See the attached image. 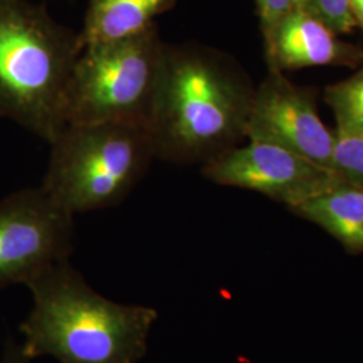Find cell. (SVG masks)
<instances>
[{
  "mask_svg": "<svg viewBox=\"0 0 363 363\" xmlns=\"http://www.w3.org/2000/svg\"><path fill=\"white\" fill-rule=\"evenodd\" d=\"M245 138L283 147L333 169L334 133L318 115L313 93L295 86L281 72L269 70L255 89Z\"/></svg>",
  "mask_w": 363,
  "mask_h": 363,
  "instance_id": "ba28073f",
  "label": "cell"
},
{
  "mask_svg": "<svg viewBox=\"0 0 363 363\" xmlns=\"http://www.w3.org/2000/svg\"><path fill=\"white\" fill-rule=\"evenodd\" d=\"M295 7L316 18L337 35L350 33L357 26L350 0H296Z\"/></svg>",
  "mask_w": 363,
  "mask_h": 363,
  "instance_id": "5bb4252c",
  "label": "cell"
},
{
  "mask_svg": "<svg viewBox=\"0 0 363 363\" xmlns=\"http://www.w3.org/2000/svg\"><path fill=\"white\" fill-rule=\"evenodd\" d=\"M256 3L262 35L265 38L286 13L295 9L296 0H256Z\"/></svg>",
  "mask_w": 363,
  "mask_h": 363,
  "instance_id": "9a60e30c",
  "label": "cell"
},
{
  "mask_svg": "<svg viewBox=\"0 0 363 363\" xmlns=\"http://www.w3.org/2000/svg\"><path fill=\"white\" fill-rule=\"evenodd\" d=\"M350 7L357 26L363 28V0H350Z\"/></svg>",
  "mask_w": 363,
  "mask_h": 363,
  "instance_id": "e0dca14e",
  "label": "cell"
},
{
  "mask_svg": "<svg viewBox=\"0 0 363 363\" xmlns=\"http://www.w3.org/2000/svg\"><path fill=\"white\" fill-rule=\"evenodd\" d=\"M253 93L220 52L166 43L148 121L156 159L205 164L235 147L245 138Z\"/></svg>",
  "mask_w": 363,
  "mask_h": 363,
  "instance_id": "6da1fadb",
  "label": "cell"
},
{
  "mask_svg": "<svg viewBox=\"0 0 363 363\" xmlns=\"http://www.w3.org/2000/svg\"><path fill=\"white\" fill-rule=\"evenodd\" d=\"M333 169L345 183L363 190V128L334 133Z\"/></svg>",
  "mask_w": 363,
  "mask_h": 363,
  "instance_id": "4fadbf2b",
  "label": "cell"
},
{
  "mask_svg": "<svg viewBox=\"0 0 363 363\" xmlns=\"http://www.w3.org/2000/svg\"><path fill=\"white\" fill-rule=\"evenodd\" d=\"M81 33L30 0H0V117L50 144L64 130L67 84Z\"/></svg>",
  "mask_w": 363,
  "mask_h": 363,
  "instance_id": "3957f363",
  "label": "cell"
},
{
  "mask_svg": "<svg viewBox=\"0 0 363 363\" xmlns=\"http://www.w3.org/2000/svg\"><path fill=\"white\" fill-rule=\"evenodd\" d=\"M264 42L269 70L281 73L312 66H355L363 58L361 50L340 42L334 31L296 7Z\"/></svg>",
  "mask_w": 363,
  "mask_h": 363,
  "instance_id": "9c48e42d",
  "label": "cell"
},
{
  "mask_svg": "<svg viewBox=\"0 0 363 363\" xmlns=\"http://www.w3.org/2000/svg\"><path fill=\"white\" fill-rule=\"evenodd\" d=\"M27 286L34 306L21 325V346L31 361L50 355L60 363H139L145 357L155 308L101 296L70 259Z\"/></svg>",
  "mask_w": 363,
  "mask_h": 363,
  "instance_id": "7a4b0ae2",
  "label": "cell"
},
{
  "mask_svg": "<svg viewBox=\"0 0 363 363\" xmlns=\"http://www.w3.org/2000/svg\"><path fill=\"white\" fill-rule=\"evenodd\" d=\"M177 0H91L81 31L86 45L130 38L155 25Z\"/></svg>",
  "mask_w": 363,
  "mask_h": 363,
  "instance_id": "30bf717a",
  "label": "cell"
},
{
  "mask_svg": "<svg viewBox=\"0 0 363 363\" xmlns=\"http://www.w3.org/2000/svg\"><path fill=\"white\" fill-rule=\"evenodd\" d=\"M74 216L42 187L0 201V289L27 286L52 265L70 259Z\"/></svg>",
  "mask_w": 363,
  "mask_h": 363,
  "instance_id": "8992f818",
  "label": "cell"
},
{
  "mask_svg": "<svg viewBox=\"0 0 363 363\" xmlns=\"http://www.w3.org/2000/svg\"><path fill=\"white\" fill-rule=\"evenodd\" d=\"M208 181L257 191L295 208L342 183L334 169L279 145L249 142L213 157L203 164Z\"/></svg>",
  "mask_w": 363,
  "mask_h": 363,
  "instance_id": "52a82bcc",
  "label": "cell"
},
{
  "mask_svg": "<svg viewBox=\"0 0 363 363\" xmlns=\"http://www.w3.org/2000/svg\"><path fill=\"white\" fill-rule=\"evenodd\" d=\"M0 363H31V359L25 354L21 345H15L9 342L6 346L4 354L0 358Z\"/></svg>",
  "mask_w": 363,
  "mask_h": 363,
  "instance_id": "2e32d148",
  "label": "cell"
},
{
  "mask_svg": "<svg viewBox=\"0 0 363 363\" xmlns=\"http://www.w3.org/2000/svg\"><path fill=\"white\" fill-rule=\"evenodd\" d=\"M331 234L351 253H363V190L339 183L291 208Z\"/></svg>",
  "mask_w": 363,
  "mask_h": 363,
  "instance_id": "8fae6325",
  "label": "cell"
},
{
  "mask_svg": "<svg viewBox=\"0 0 363 363\" xmlns=\"http://www.w3.org/2000/svg\"><path fill=\"white\" fill-rule=\"evenodd\" d=\"M325 97L335 113L337 128H363V66L352 77L328 86Z\"/></svg>",
  "mask_w": 363,
  "mask_h": 363,
  "instance_id": "7c38bea8",
  "label": "cell"
},
{
  "mask_svg": "<svg viewBox=\"0 0 363 363\" xmlns=\"http://www.w3.org/2000/svg\"><path fill=\"white\" fill-rule=\"evenodd\" d=\"M49 145L40 186L73 216L120 205L156 159L140 124H66Z\"/></svg>",
  "mask_w": 363,
  "mask_h": 363,
  "instance_id": "277c9868",
  "label": "cell"
},
{
  "mask_svg": "<svg viewBox=\"0 0 363 363\" xmlns=\"http://www.w3.org/2000/svg\"><path fill=\"white\" fill-rule=\"evenodd\" d=\"M164 45L156 25L130 38L86 45L67 84L66 124L128 123L148 128Z\"/></svg>",
  "mask_w": 363,
  "mask_h": 363,
  "instance_id": "5b68a950",
  "label": "cell"
}]
</instances>
